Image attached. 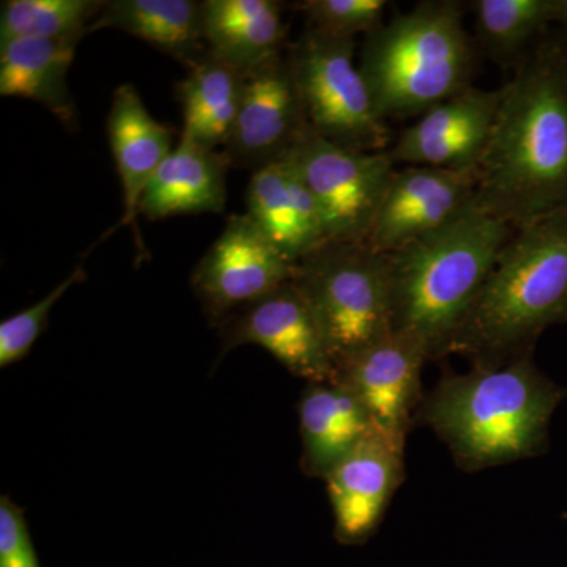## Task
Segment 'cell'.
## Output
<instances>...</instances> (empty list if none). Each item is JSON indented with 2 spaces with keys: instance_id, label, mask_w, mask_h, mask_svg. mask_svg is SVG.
Wrapping results in <instances>:
<instances>
[{
  "instance_id": "20",
  "label": "cell",
  "mask_w": 567,
  "mask_h": 567,
  "mask_svg": "<svg viewBox=\"0 0 567 567\" xmlns=\"http://www.w3.org/2000/svg\"><path fill=\"white\" fill-rule=\"evenodd\" d=\"M208 52L249 74L287 52L282 3L276 0H204Z\"/></svg>"
},
{
  "instance_id": "28",
  "label": "cell",
  "mask_w": 567,
  "mask_h": 567,
  "mask_svg": "<svg viewBox=\"0 0 567 567\" xmlns=\"http://www.w3.org/2000/svg\"><path fill=\"white\" fill-rule=\"evenodd\" d=\"M0 567H41L24 511L10 495L0 498Z\"/></svg>"
},
{
  "instance_id": "14",
  "label": "cell",
  "mask_w": 567,
  "mask_h": 567,
  "mask_svg": "<svg viewBox=\"0 0 567 567\" xmlns=\"http://www.w3.org/2000/svg\"><path fill=\"white\" fill-rule=\"evenodd\" d=\"M476 171L406 166L395 169L368 245L391 254L456 218L476 194Z\"/></svg>"
},
{
  "instance_id": "7",
  "label": "cell",
  "mask_w": 567,
  "mask_h": 567,
  "mask_svg": "<svg viewBox=\"0 0 567 567\" xmlns=\"http://www.w3.org/2000/svg\"><path fill=\"white\" fill-rule=\"evenodd\" d=\"M354 54L357 39H339L309 28L287 48L309 126L350 151H388V122L377 111Z\"/></svg>"
},
{
  "instance_id": "8",
  "label": "cell",
  "mask_w": 567,
  "mask_h": 567,
  "mask_svg": "<svg viewBox=\"0 0 567 567\" xmlns=\"http://www.w3.org/2000/svg\"><path fill=\"white\" fill-rule=\"evenodd\" d=\"M287 156L315 196L328 241L368 244L398 169L390 152L350 151L308 125Z\"/></svg>"
},
{
  "instance_id": "10",
  "label": "cell",
  "mask_w": 567,
  "mask_h": 567,
  "mask_svg": "<svg viewBox=\"0 0 567 567\" xmlns=\"http://www.w3.org/2000/svg\"><path fill=\"white\" fill-rule=\"evenodd\" d=\"M216 327L223 353L241 346H259L290 374L308 383L333 380V357L315 312L293 281L238 309Z\"/></svg>"
},
{
  "instance_id": "21",
  "label": "cell",
  "mask_w": 567,
  "mask_h": 567,
  "mask_svg": "<svg viewBox=\"0 0 567 567\" xmlns=\"http://www.w3.org/2000/svg\"><path fill=\"white\" fill-rule=\"evenodd\" d=\"M82 37L0 43V95L40 103L69 132L78 128L69 73Z\"/></svg>"
},
{
  "instance_id": "25",
  "label": "cell",
  "mask_w": 567,
  "mask_h": 567,
  "mask_svg": "<svg viewBox=\"0 0 567 567\" xmlns=\"http://www.w3.org/2000/svg\"><path fill=\"white\" fill-rule=\"evenodd\" d=\"M103 6L104 0H6L0 9V43L84 39Z\"/></svg>"
},
{
  "instance_id": "24",
  "label": "cell",
  "mask_w": 567,
  "mask_h": 567,
  "mask_svg": "<svg viewBox=\"0 0 567 567\" xmlns=\"http://www.w3.org/2000/svg\"><path fill=\"white\" fill-rule=\"evenodd\" d=\"M476 33L496 61H511L554 22L555 0H476Z\"/></svg>"
},
{
  "instance_id": "16",
  "label": "cell",
  "mask_w": 567,
  "mask_h": 567,
  "mask_svg": "<svg viewBox=\"0 0 567 567\" xmlns=\"http://www.w3.org/2000/svg\"><path fill=\"white\" fill-rule=\"evenodd\" d=\"M246 207V215L295 265L328 244L315 196L287 155L252 173Z\"/></svg>"
},
{
  "instance_id": "3",
  "label": "cell",
  "mask_w": 567,
  "mask_h": 567,
  "mask_svg": "<svg viewBox=\"0 0 567 567\" xmlns=\"http://www.w3.org/2000/svg\"><path fill=\"white\" fill-rule=\"evenodd\" d=\"M513 234L473 197L445 226L386 254L393 333L416 342L429 361L450 354Z\"/></svg>"
},
{
  "instance_id": "26",
  "label": "cell",
  "mask_w": 567,
  "mask_h": 567,
  "mask_svg": "<svg viewBox=\"0 0 567 567\" xmlns=\"http://www.w3.org/2000/svg\"><path fill=\"white\" fill-rule=\"evenodd\" d=\"M388 0H305L295 3L305 14L309 29L339 39L379 31L385 24Z\"/></svg>"
},
{
  "instance_id": "23",
  "label": "cell",
  "mask_w": 567,
  "mask_h": 567,
  "mask_svg": "<svg viewBox=\"0 0 567 567\" xmlns=\"http://www.w3.org/2000/svg\"><path fill=\"white\" fill-rule=\"evenodd\" d=\"M246 74L212 52L178 84L182 137L216 151L226 145L244 99Z\"/></svg>"
},
{
  "instance_id": "9",
  "label": "cell",
  "mask_w": 567,
  "mask_h": 567,
  "mask_svg": "<svg viewBox=\"0 0 567 567\" xmlns=\"http://www.w3.org/2000/svg\"><path fill=\"white\" fill-rule=\"evenodd\" d=\"M295 264L251 216L235 215L194 267L192 287L213 324L292 281Z\"/></svg>"
},
{
  "instance_id": "11",
  "label": "cell",
  "mask_w": 567,
  "mask_h": 567,
  "mask_svg": "<svg viewBox=\"0 0 567 567\" xmlns=\"http://www.w3.org/2000/svg\"><path fill=\"white\" fill-rule=\"evenodd\" d=\"M308 125L286 52L246 74L244 99L223 152L230 167L256 173L284 158Z\"/></svg>"
},
{
  "instance_id": "22",
  "label": "cell",
  "mask_w": 567,
  "mask_h": 567,
  "mask_svg": "<svg viewBox=\"0 0 567 567\" xmlns=\"http://www.w3.org/2000/svg\"><path fill=\"white\" fill-rule=\"evenodd\" d=\"M117 29L192 70L208 54L204 6L196 0H104L89 33Z\"/></svg>"
},
{
  "instance_id": "15",
  "label": "cell",
  "mask_w": 567,
  "mask_h": 567,
  "mask_svg": "<svg viewBox=\"0 0 567 567\" xmlns=\"http://www.w3.org/2000/svg\"><path fill=\"white\" fill-rule=\"evenodd\" d=\"M334 537L344 546L368 543L404 481V447L375 432L324 477Z\"/></svg>"
},
{
  "instance_id": "18",
  "label": "cell",
  "mask_w": 567,
  "mask_h": 567,
  "mask_svg": "<svg viewBox=\"0 0 567 567\" xmlns=\"http://www.w3.org/2000/svg\"><path fill=\"white\" fill-rule=\"evenodd\" d=\"M298 417L303 443L301 468L306 476L319 480L379 432L360 399L336 379L308 383L298 404Z\"/></svg>"
},
{
  "instance_id": "12",
  "label": "cell",
  "mask_w": 567,
  "mask_h": 567,
  "mask_svg": "<svg viewBox=\"0 0 567 567\" xmlns=\"http://www.w3.org/2000/svg\"><path fill=\"white\" fill-rule=\"evenodd\" d=\"M502 87H470L436 104L399 134L388 148L395 166L476 171L494 132Z\"/></svg>"
},
{
  "instance_id": "1",
  "label": "cell",
  "mask_w": 567,
  "mask_h": 567,
  "mask_svg": "<svg viewBox=\"0 0 567 567\" xmlns=\"http://www.w3.org/2000/svg\"><path fill=\"white\" fill-rule=\"evenodd\" d=\"M475 200L528 226L567 210V43L548 37L502 87L494 132L477 167Z\"/></svg>"
},
{
  "instance_id": "17",
  "label": "cell",
  "mask_w": 567,
  "mask_h": 567,
  "mask_svg": "<svg viewBox=\"0 0 567 567\" xmlns=\"http://www.w3.org/2000/svg\"><path fill=\"white\" fill-rule=\"evenodd\" d=\"M107 137L123 189V215L117 226L137 229L140 205L148 183L174 151L173 133L156 121L133 84H122L112 96Z\"/></svg>"
},
{
  "instance_id": "29",
  "label": "cell",
  "mask_w": 567,
  "mask_h": 567,
  "mask_svg": "<svg viewBox=\"0 0 567 567\" xmlns=\"http://www.w3.org/2000/svg\"><path fill=\"white\" fill-rule=\"evenodd\" d=\"M554 22L561 31V39L567 43V0H555Z\"/></svg>"
},
{
  "instance_id": "2",
  "label": "cell",
  "mask_w": 567,
  "mask_h": 567,
  "mask_svg": "<svg viewBox=\"0 0 567 567\" xmlns=\"http://www.w3.org/2000/svg\"><path fill=\"white\" fill-rule=\"evenodd\" d=\"M563 391L527 352L450 374L424 399L421 415L465 472L537 456Z\"/></svg>"
},
{
  "instance_id": "19",
  "label": "cell",
  "mask_w": 567,
  "mask_h": 567,
  "mask_svg": "<svg viewBox=\"0 0 567 567\" xmlns=\"http://www.w3.org/2000/svg\"><path fill=\"white\" fill-rule=\"evenodd\" d=\"M229 167L224 152L182 137L148 183L140 215L159 221L169 216L224 213Z\"/></svg>"
},
{
  "instance_id": "4",
  "label": "cell",
  "mask_w": 567,
  "mask_h": 567,
  "mask_svg": "<svg viewBox=\"0 0 567 567\" xmlns=\"http://www.w3.org/2000/svg\"><path fill=\"white\" fill-rule=\"evenodd\" d=\"M567 322V210L514 229L451 353L503 363Z\"/></svg>"
},
{
  "instance_id": "27",
  "label": "cell",
  "mask_w": 567,
  "mask_h": 567,
  "mask_svg": "<svg viewBox=\"0 0 567 567\" xmlns=\"http://www.w3.org/2000/svg\"><path fill=\"white\" fill-rule=\"evenodd\" d=\"M85 278H87V271H85L84 262H81L71 271L69 278L58 284L47 297L41 298L31 308L2 320L0 323V368H9L28 357L32 347L35 346L37 339L43 334L54 306L63 295L69 292L71 287L84 282Z\"/></svg>"
},
{
  "instance_id": "13",
  "label": "cell",
  "mask_w": 567,
  "mask_h": 567,
  "mask_svg": "<svg viewBox=\"0 0 567 567\" xmlns=\"http://www.w3.org/2000/svg\"><path fill=\"white\" fill-rule=\"evenodd\" d=\"M427 354L412 339L388 336L336 365L333 379L368 410L380 434L404 447L412 413L421 402V371Z\"/></svg>"
},
{
  "instance_id": "6",
  "label": "cell",
  "mask_w": 567,
  "mask_h": 567,
  "mask_svg": "<svg viewBox=\"0 0 567 567\" xmlns=\"http://www.w3.org/2000/svg\"><path fill=\"white\" fill-rule=\"evenodd\" d=\"M334 365L393 334L386 254L368 244H324L295 265Z\"/></svg>"
},
{
  "instance_id": "5",
  "label": "cell",
  "mask_w": 567,
  "mask_h": 567,
  "mask_svg": "<svg viewBox=\"0 0 567 567\" xmlns=\"http://www.w3.org/2000/svg\"><path fill=\"white\" fill-rule=\"evenodd\" d=\"M363 74L380 117H420L472 87L475 50L456 0H427L364 37Z\"/></svg>"
}]
</instances>
